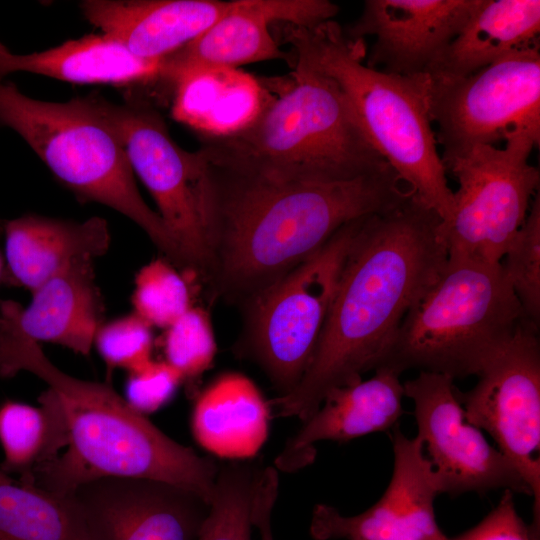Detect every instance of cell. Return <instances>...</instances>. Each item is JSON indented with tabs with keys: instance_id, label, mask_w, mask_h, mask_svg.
<instances>
[{
	"instance_id": "cell-15",
	"label": "cell",
	"mask_w": 540,
	"mask_h": 540,
	"mask_svg": "<svg viewBox=\"0 0 540 540\" xmlns=\"http://www.w3.org/2000/svg\"><path fill=\"white\" fill-rule=\"evenodd\" d=\"M391 431L393 471L383 495L355 516L317 504L309 528L314 540H446L434 510L440 490L422 441L399 425Z\"/></svg>"
},
{
	"instance_id": "cell-1",
	"label": "cell",
	"mask_w": 540,
	"mask_h": 540,
	"mask_svg": "<svg viewBox=\"0 0 540 540\" xmlns=\"http://www.w3.org/2000/svg\"><path fill=\"white\" fill-rule=\"evenodd\" d=\"M440 223L413 194L362 219L306 372L269 402L276 416L305 421L328 392L385 364L404 317L447 264Z\"/></svg>"
},
{
	"instance_id": "cell-30",
	"label": "cell",
	"mask_w": 540,
	"mask_h": 540,
	"mask_svg": "<svg viewBox=\"0 0 540 540\" xmlns=\"http://www.w3.org/2000/svg\"><path fill=\"white\" fill-rule=\"evenodd\" d=\"M501 266L527 318L540 320V197L532 200L528 215L501 260Z\"/></svg>"
},
{
	"instance_id": "cell-28",
	"label": "cell",
	"mask_w": 540,
	"mask_h": 540,
	"mask_svg": "<svg viewBox=\"0 0 540 540\" xmlns=\"http://www.w3.org/2000/svg\"><path fill=\"white\" fill-rule=\"evenodd\" d=\"M260 468L246 460L219 466L207 516L196 540H251V507Z\"/></svg>"
},
{
	"instance_id": "cell-10",
	"label": "cell",
	"mask_w": 540,
	"mask_h": 540,
	"mask_svg": "<svg viewBox=\"0 0 540 540\" xmlns=\"http://www.w3.org/2000/svg\"><path fill=\"white\" fill-rule=\"evenodd\" d=\"M363 218L344 225L311 256L249 300L245 350L280 396L291 392L307 370Z\"/></svg>"
},
{
	"instance_id": "cell-25",
	"label": "cell",
	"mask_w": 540,
	"mask_h": 540,
	"mask_svg": "<svg viewBox=\"0 0 540 540\" xmlns=\"http://www.w3.org/2000/svg\"><path fill=\"white\" fill-rule=\"evenodd\" d=\"M172 116L205 137L234 134L251 124L271 100L262 84L236 68H210L174 85Z\"/></svg>"
},
{
	"instance_id": "cell-33",
	"label": "cell",
	"mask_w": 540,
	"mask_h": 540,
	"mask_svg": "<svg viewBox=\"0 0 540 540\" xmlns=\"http://www.w3.org/2000/svg\"><path fill=\"white\" fill-rule=\"evenodd\" d=\"M183 380L167 362L151 360L129 372L126 401L142 414L154 412L173 397Z\"/></svg>"
},
{
	"instance_id": "cell-16",
	"label": "cell",
	"mask_w": 540,
	"mask_h": 540,
	"mask_svg": "<svg viewBox=\"0 0 540 540\" xmlns=\"http://www.w3.org/2000/svg\"><path fill=\"white\" fill-rule=\"evenodd\" d=\"M482 0H367L348 30L352 40L374 36L367 66L410 76L427 73Z\"/></svg>"
},
{
	"instance_id": "cell-13",
	"label": "cell",
	"mask_w": 540,
	"mask_h": 540,
	"mask_svg": "<svg viewBox=\"0 0 540 540\" xmlns=\"http://www.w3.org/2000/svg\"><path fill=\"white\" fill-rule=\"evenodd\" d=\"M414 404L417 437L427 451L440 494L484 495L503 489L532 496L513 464L470 424L450 376L421 371L403 383Z\"/></svg>"
},
{
	"instance_id": "cell-22",
	"label": "cell",
	"mask_w": 540,
	"mask_h": 540,
	"mask_svg": "<svg viewBox=\"0 0 540 540\" xmlns=\"http://www.w3.org/2000/svg\"><path fill=\"white\" fill-rule=\"evenodd\" d=\"M271 408L247 376L228 372L217 377L198 396L191 416L197 443L230 460H246L265 443Z\"/></svg>"
},
{
	"instance_id": "cell-35",
	"label": "cell",
	"mask_w": 540,
	"mask_h": 540,
	"mask_svg": "<svg viewBox=\"0 0 540 540\" xmlns=\"http://www.w3.org/2000/svg\"><path fill=\"white\" fill-rule=\"evenodd\" d=\"M275 467L267 466L258 472L251 507L252 525L257 527L260 540H274L271 514L278 496L279 478Z\"/></svg>"
},
{
	"instance_id": "cell-34",
	"label": "cell",
	"mask_w": 540,
	"mask_h": 540,
	"mask_svg": "<svg viewBox=\"0 0 540 540\" xmlns=\"http://www.w3.org/2000/svg\"><path fill=\"white\" fill-rule=\"evenodd\" d=\"M446 540H540L518 514L514 493L504 490L496 507L477 525Z\"/></svg>"
},
{
	"instance_id": "cell-17",
	"label": "cell",
	"mask_w": 540,
	"mask_h": 540,
	"mask_svg": "<svg viewBox=\"0 0 540 540\" xmlns=\"http://www.w3.org/2000/svg\"><path fill=\"white\" fill-rule=\"evenodd\" d=\"M400 374L380 367L367 380L337 387L287 442L275 460L276 469L297 471L312 463L316 442H346L392 430L404 414Z\"/></svg>"
},
{
	"instance_id": "cell-32",
	"label": "cell",
	"mask_w": 540,
	"mask_h": 540,
	"mask_svg": "<svg viewBox=\"0 0 540 540\" xmlns=\"http://www.w3.org/2000/svg\"><path fill=\"white\" fill-rule=\"evenodd\" d=\"M94 343L109 371L137 370L152 360V326L132 314L101 324Z\"/></svg>"
},
{
	"instance_id": "cell-24",
	"label": "cell",
	"mask_w": 540,
	"mask_h": 540,
	"mask_svg": "<svg viewBox=\"0 0 540 540\" xmlns=\"http://www.w3.org/2000/svg\"><path fill=\"white\" fill-rule=\"evenodd\" d=\"M539 32V0H482L427 73L468 76L512 53L538 45Z\"/></svg>"
},
{
	"instance_id": "cell-11",
	"label": "cell",
	"mask_w": 540,
	"mask_h": 540,
	"mask_svg": "<svg viewBox=\"0 0 540 540\" xmlns=\"http://www.w3.org/2000/svg\"><path fill=\"white\" fill-rule=\"evenodd\" d=\"M428 76L429 114L442 159L494 146L517 129L540 134L539 44L468 76Z\"/></svg>"
},
{
	"instance_id": "cell-19",
	"label": "cell",
	"mask_w": 540,
	"mask_h": 540,
	"mask_svg": "<svg viewBox=\"0 0 540 540\" xmlns=\"http://www.w3.org/2000/svg\"><path fill=\"white\" fill-rule=\"evenodd\" d=\"M229 4L216 0H86L79 6L91 24L132 54L160 61L207 30Z\"/></svg>"
},
{
	"instance_id": "cell-5",
	"label": "cell",
	"mask_w": 540,
	"mask_h": 540,
	"mask_svg": "<svg viewBox=\"0 0 540 540\" xmlns=\"http://www.w3.org/2000/svg\"><path fill=\"white\" fill-rule=\"evenodd\" d=\"M294 63L290 85L251 124L228 136H203L200 148L276 180L342 181L389 167L337 84Z\"/></svg>"
},
{
	"instance_id": "cell-7",
	"label": "cell",
	"mask_w": 540,
	"mask_h": 540,
	"mask_svg": "<svg viewBox=\"0 0 540 540\" xmlns=\"http://www.w3.org/2000/svg\"><path fill=\"white\" fill-rule=\"evenodd\" d=\"M528 321L501 262L448 258L404 317L382 367L477 376Z\"/></svg>"
},
{
	"instance_id": "cell-21",
	"label": "cell",
	"mask_w": 540,
	"mask_h": 540,
	"mask_svg": "<svg viewBox=\"0 0 540 540\" xmlns=\"http://www.w3.org/2000/svg\"><path fill=\"white\" fill-rule=\"evenodd\" d=\"M4 228L9 277L31 292L74 260L105 254L111 239L101 217L76 222L29 214Z\"/></svg>"
},
{
	"instance_id": "cell-18",
	"label": "cell",
	"mask_w": 540,
	"mask_h": 540,
	"mask_svg": "<svg viewBox=\"0 0 540 540\" xmlns=\"http://www.w3.org/2000/svg\"><path fill=\"white\" fill-rule=\"evenodd\" d=\"M293 0H236L197 38L161 60L158 80L172 86L186 75L210 68L285 59L270 33L272 23L295 20Z\"/></svg>"
},
{
	"instance_id": "cell-6",
	"label": "cell",
	"mask_w": 540,
	"mask_h": 540,
	"mask_svg": "<svg viewBox=\"0 0 540 540\" xmlns=\"http://www.w3.org/2000/svg\"><path fill=\"white\" fill-rule=\"evenodd\" d=\"M0 124L18 133L77 197L126 216L175 266L185 269L172 235L138 190L120 138L90 96L42 101L0 79Z\"/></svg>"
},
{
	"instance_id": "cell-26",
	"label": "cell",
	"mask_w": 540,
	"mask_h": 540,
	"mask_svg": "<svg viewBox=\"0 0 540 540\" xmlns=\"http://www.w3.org/2000/svg\"><path fill=\"white\" fill-rule=\"evenodd\" d=\"M0 540H85L68 496L15 480L0 467Z\"/></svg>"
},
{
	"instance_id": "cell-4",
	"label": "cell",
	"mask_w": 540,
	"mask_h": 540,
	"mask_svg": "<svg viewBox=\"0 0 540 540\" xmlns=\"http://www.w3.org/2000/svg\"><path fill=\"white\" fill-rule=\"evenodd\" d=\"M284 39L292 47L294 62L337 84L401 182L441 222L448 221L454 192L432 129L428 73L404 76L367 66L363 39H350L333 20L312 27L287 25Z\"/></svg>"
},
{
	"instance_id": "cell-20",
	"label": "cell",
	"mask_w": 540,
	"mask_h": 540,
	"mask_svg": "<svg viewBox=\"0 0 540 540\" xmlns=\"http://www.w3.org/2000/svg\"><path fill=\"white\" fill-rule=\"evenodd\" d=\"M93 261L82 257L71 262L31 292L26 308L14 301H1L0 314L37 343H55L89 355L103 315Z\"/></svg>"
},
{
	"instance_id": "cell-12",
	"label": "cell",
	"mask_w": 540,
	"mask_h": 540,
	"mask_svg": "<svg viewBox=\"0 0 540 540\" xmlns=\"http://www.w3.org/2000/svg\"><path fill=\"white\" fill-rule=\"evenodd\" d=\"M528 321L477 374L472 389L456 395L466 420L485 430L513 464L533 499L530 528L540 538V342Z\"/></svg>"
},
{
	"instance_id": "cell-29",
	"label": "cell",
	"mask_w": 540,
	"mask_h": 540,
	"mask_svg": "<svg viewBox=\"0 0 540 540\" xmlns=\"http://www.w3.org/2000/svg\"><path fill=\"white\" fill-rule=\"evenodd\" d=\"M132 304L150 326L166 329L192 306L190 288L169 262L158 258L136 275Z\"/></svg>"
},
{
	"instance_id": "cell-8",
	"label": "cell",
	"mask_w": 540,
	"mask_h": 540,
	"mask_svg": "<svg viewBox=\"0 0 540 540\" xmlns=\"http://www.w3.org/2000/svg\"><path fill=\"white\" fill-rule=\"evenodd\" d=\"M90 97L120 138L134 174L155 200L186 271L211 273L216 233L210 180L199 150L181 148L160 112L139 93H127L122 103L99 94Z\"/></svg>"
},
{
	"instance_id": "cell-14",
	"label": "cell",
	"mask_w": 540,
	"mask_h": 540,
	"mask_svg": "<svg viewBox=\"0 0 540 540\" xmlns=\"http://www.w3.org/2000/svg\"><path fill=\"white\" fill-rule=\"evenodd\" d=\"M68 496L85 540H196L209 504L198 494L162 481L102 477Z\"/></svg>"
},
{
	"instance_id": "cell-23",
	"label": "cell",
	"mask_w": 540,
	"mask_h": 540,
	"mask_svg": "<svg viewBox=\"0 0 540 540\" xmlns=\"http://www.w3.org/2000/svg\"><path fill=\"white\" fill-rule=\"evenodd\" d=\"M160 61L139 58L105 34H90L31 54H13L0 43V79L29 72L75 84L132 86L157 81Z\"/></svg>"
},
{
	"instance_id": "cell-9",
	"label": "cell",
	"mask_w": 540,
	"mask_h": 540,
	"mask_svg": "<svg viewBox=\"0 0 540 540\" xmlns=\"http://www.w3.org/2000/svg\"><path fill=\"white\" fill-rule=\"evenodd\" d=\"M539 140L517 129L504 148L478 145L442 159L459 184L452 215L439 225L448 258L501 262L538 193L540 173L529 157Z\"/></svg>"
},
{
	"instance_id": "cell-2",
	"label": "cell",
	"mask_w": 540,
	"mask_h": 540,
	"mask_svg": "<svg viewBox=\"0 0 540 540\" xmlns=\"http://www.w3.org/2000/svg\"><path fill=\"white\" fill-rule=\"evenodd\" d=\"M222 292L249 301L347 223L386 212L412 192L389 166L349 180L271 179L205 154Z\"/></svg>"
},
{
	"instance_id": "cell-36",
	"label": "cell",
	"mask_w": 540,
	"mask_h": 540,
	"mask_svg": "<svg viewBox=\"0 0 540 540\" xmlns=\"http://www.w3.org/2000/svg\"><path fill=\"white\" fill-rule=\"evenodd\" d=\"M1 270H2V261H1V257H0V274H1Z\"/></svg>"
},
{
	"instance_id": "cell-27",
	"label": "cell",
	"mask_w": 540,
	"mask_h": 540,
	"mask_svg": "<svg viewBox=\"0 0 540 540\" xmlns=\"http://www.w3.org/2000/svg\"><path fill=\"white\" fill-rule=\"evenodd\" d=\"M40 407L15 401L0 405V443L8 474L34 482V472L65 446V435L55 402L48 390L39 397Z\"/></svg>"
},
{
	"instance_id": "cell-31",
	"label": "cell",
	"mask_w": 540,
	"mask_h": 540,
	"mask_svg": "<svg viewBox=\"0 0 540 540\" xmlns=\"http://www.w3.org/2000/svg\"><path fill=\"white\" fill-rule=\"evenodd\" d=\"M165 362L183 379L195 378L206 371L216 355L217 345L208 312L191 306L166 328L163 339Z\"/></svg>"
},
{
	"instance_id": "cell-3",
	"label": "cell",
	"mask_w": 540,
	"mask_h": 540,
	"mask_svg": "<svg viewBox=\"0 0 540 540\" xmlns=\"http://www.w3.org/2000/svg\"><path fill=\"white\" fill-rule=\"evenodd\" d=\"M20 371L47 383L65 435L66 451L34 472L36 485L65 496L97 478H142L185 488L210 504L219 469L213 458L168 437L108 384L62 372L37 342L0 322V376Z\"/></svg>"
}]
</instances>
